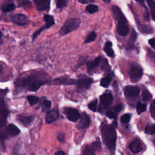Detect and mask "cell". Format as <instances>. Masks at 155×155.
<instances>
[{"mask_svg":"<svg viewBox=\"0 0 155 155\" xmlns=\"http://www.w3.org/2000/svg\"><path fill=\"white\" fill-rule=\"evenodd\" d=\"M41 77L39 74H31L23 79H17L15 82V85L16 87H26L30 91H36L47 82L46 80L42 79Z\"/></svg>","mask_w":155,"mask_h":155,"instance_id":"cell-1","label":"cell"},{"mask_svg":"<svg viewBox=\"0 0 155 155\" xmlns=\"http://www.w3.org/2000/svg\"><path fill=\"white\" fill-rule=\"evenodd\" d=\"M101 134L104 143L110 151L114 153L117 139L115 127L112 124H103L101 127Z\"/></svg>","mask_w":155,"mask_h":155,"instance_id":"cell-2","label":"cell"},{"mask_svg":"<svg viewBox=\"0 0 155 155\" xmlns=\"http://www.w3.org/2000/svg\"><path fill=\"white\" fill-rule=\"evenodd\" d=\"M111 10L114 19L117 22V31L120 36H125L128 35L129 32V27L127 18L124 15L120 8L117 5H113Z\"/></svg>","mask_w":155,"mask_h":155,"instance_id":"cell-3","label":"cell"},{"mask_svg":"<svg viewBox=\"0 0 155 155\" xmlns=\"http://www.w3.org/2000/svg\"><path fill=\"white\" fill-rule=\"evenodd\" d=\"M81 22L79 18H69L68 19L64 25L62 26L59 30V34L61 36H64L68 33L77 29Z\"/></svg>","mask_w":155,"mask_h":155,"instance_id":"cell-4","label":"cell"},{"mask_svg":"<svg viewBox=\"0 0 155 155\" xmlns=\"http://www.w3.org/2000/svg\"><path fill=\"white\" fill-rule=\"evenodd\" d=\"M113 97L110 93H105L100 97V105L99 108V111L106 110L112 103Z\"/></svg>","mask_w":155,"mask_h":155,"instance_id":"cell-5","label":"cell"},{"mask_svg":"<svg viewBox=\"0 0 155 155\" xmlns=\"http://www.w3.org/2000/svg\"><path fill=\"white\" fill-rule=\"evenodd\" d=\"M12 22L18 25L24 26L28 24V19L27 16L22 13H17L11 16Z\"/></svg>","mask_w":155,"mask_h":155,"instance_id":"cell-6","label":"cell"},{"mask_svg":"<svg viewBox=\"0 0 155 155\" xmlns=\"http://www.w3.org/2000/svg\"><path fill=\"white\" fill-rule=\"evenodd\" d=\"M16 8V4L13 2V0H0V9L5 13H9Z\"/></svg>","mask_w":155,"mask_h":155,"instance_id":"cell-7","label":"cell"},{"mask_svg":"<svg viewBox=\"0 0 155 155\" xmlns=\"http://www.w3.org/2000/svg\"><path fill=\"white\" fill-rule=\"evenodd\" d=\"M64 113L65 114L67 118L73 122L78 120L80 117V114L79 111L74 108H65L64 110Z\"/></svg>","mask_w":155,"mask_h":155,"instance_id":"cell-8","label":"cell"},{"mask_svg":"<svg viewBox=\"0 0 155 155\" xmlns=\"http://www.w3.org/2000/svg\"><path fill=\"white\" fill-rule=\"evenodd\" d=\"M143 71L140 67L135 65L132 67L130 71V79L133 82H137L142 76Z\"/></svg>","mask_w":155,"mask_h":155,"instance_id":"cell-9","label":"cell"},{"mask_svg":"<svg viewBox=\"0 0 155 155\" xmlns=\"http://www.w3.org/2000/svg\"><path fill=\"white\" fill-rule=\"evenodd\" d=\"M140 92V88L137 86L128 85L124 88V93L126 97L130 98L136 97Z\"/></svg>","mask_w":155,"mask_h":155,"instance_id":"cell-10","label":"cell"},{"mask_svg":"<svg viewBox=\"0 0 155 155\" xmlns=\"http://www.w3.org/2000/svg\"><path fill=\"white\" fill-rule=\"evenodd\" d=\"M80 120L77 124L78 129H84L88 128L90 124V118L87 113L83 112L82 116H80Z\"/></svg>","mask_w":155,"mask_h":155,"instance_id":"cell-11","label":"cell"},{"mask_svg":"<svg viewBox=\"0 0 155 155\" xmlns=\"http://www.w3.org/2000/svg\"><path fill=\"white\" fill-rule=\"evenodd\" d=\"M93 83V80L89 78H84L76 81V85L78 88L82 90L88 89Z\"/></svg>","mask_w":155,"mask_h":155,"instance_id":"cell-12","label":"cell"},{"mask_svg":"<svg viewBox=\"0 0 155 155\" xmlns=\"http://www.w3.org/2000/svg\"><path fill=\"white\" fill-rule=\"evenodd\" d=\"M33 1L39 11L47 10L50 8V0H33Z\"/></svg>","mask_w":155,"mask_h":155,"instance_id":"cell-13","label":"cell"},{"mask_svg":"<svg viewBox=\"0 0 155 155\" xmlns=\"http://www.w3.org/2000/svg\"><path fill=\"white\" fill-rule=\"evenodd\" d=\"M76 82V80L67 78H58L54 79L52 81V84L56 85H73L75 84Z\"/></svg>","mask_w":155,"mask_h":155,"instance_id":"cell-14","label":"cell"},{"mask_svg":"<svg viewBox=\"0 0 155 155\" xmlns=\"http://www.w3.org/2000/svg\"><path fill=\"white\" fill-rule=\"evenodd\" d=\"M17 120L22 125L25 127L29 126L34 119V117L32 116H24L18 115L16 117Z\"/></svg>","mask_w":155,"mask_h":155,"instance_id":"cell-15","label":"cell"},{"mask_svg":"<svg viewBox=\"0 0 155 155\" xmlns=\"http://www.w3.org/2000/svg\"><path fill=\"white\" fill-rule=\"evenodd\" d=\"M8 114L9 111L5 106L0 108V128L5 126Z\"/></svg>","mask_w":155,"mask_h":155,"instance_id":"cell-16","label":"cell"},{"mask_svg":"<svg viewBox=\"0 0 155 155\" xmlns=\"http://www.w3.org/2000/svg\"><path fill=\"white\" fill-rule=\"evenodd\" d=\"M129 149L134 153H137L141 151L142 150V145L140 141L137 139L132 141L129 145Z\"/></svg>","mask_w":155,"mask_h":155,"instance_id":"cell-17","label":"cell"},{"mask_svg":"<svg viewBox=\"0 0 155 155\" xmlns=\"http://www.w3.org/2000/svg\"><path fill=\"white\" fill-rule=\"evenodd\" d=\"M59 116V113L57 110H51L48 111L45 116V121L47 124H50L56 120Z\"/></svg>","mask_w":155,"mask_h":155,"instance_id":"cell-18","label":"cell"},{"mask_svg":"<svg viewBox=\"0 0 155 155\" xmlns=\"http://www.w3.org/2000/svg\"><path fill=\"white\" fill-rule=\"evenodd\" d=\"M7 131L8 137H14L20 133V130L14 124H10L7 127Z\"/></svg>","mask_w":155,"mask_h":155,"instance_id":"cell-19","label":"cell"},{"mask_svg":"<svg viewBox=\"0 0 155 155\" xmlns=\"http://www.w3.org/2000/svg\"><path fill=\"white\" fill-rule=\"evenodd\" d=\"M101 57V56H98V57L96 58L94 60L90 61L87 62V71L88 73H90L91 71H92L99 64Z\"/></svg>","mask_w":155,"mask_h":155,"instance_id":"cell-20","label":"cell"},{"mask_svg":"<svg viewBox=\"0 0 155 155\" xmlns=\"http://www.w3.org/2000/svg\"><path fill=\"white\" fill-rule=\"evenodd\" d=\"M8 137H9L7 133V128L5 127V126H4L2 128H0V144L2 147H5V141Z\"/></svg>","mask_w":155,"mask_h":155,"instance_id":"cell-21","label":"cell"},{"mask_svg":"<svg viewBox=\"0 0 155 155\" xmlns=\"http://www.w3.org/2000/svg\"><path fill=\"white\" fill-rule=\"evenodd\" d=\"M44 20L45 23V28H49L54 24V20L53 16L46 14L44 16Z\"/></svg>","mask_w":155,"mask_h":155,"instance_id":"cell-22","label":"cell"},{"mask_svg":"<svg viewBox=\"0 0 155 155\" xmlns=\"http://www.w3.org/2000/svg\"><path fill=\"white\" fill-rule=\"evenodd\" d=\"M104 50L105 53L110 57H113L114 54V51L112 48V42L110 41H107L105 42Z\"/></svg>","mask_w":155,"mask_h":155,"instance_id":"cell-23","label":"cell"},{"mask_svg":"<svg viewBox=\"0 0 155 155\" xmlns=\"http://www.w3.org/2000/svg\"><path fill=\"white\" fill-rule=\"evenodd\" d=\"M136 23H137V27H138L140 31H141L143 33H151L153 31V30L151 29V27H149L147 26L146 25H144V24H142L140 23L137 21V19H136Z\"/></svg>","mask_w":155,"mask_h":155,"instance_id":"cell-24","label":"cell"},{"mask_svg":"<svg viewBox=\"0 0 155 155\" xmlns=\"http://www.w3.org/2000/svg\"><path fill=\"white\" fill-rule=\"evenodd\" d=\"M136 38H137V34L136 31L133 29L130 38L129 42H128V44H127V49H132L133 48L134 42L136 40Z\"/></svg>","mask_w":155,"mask_h":155,"instance_id":"cell-25","label":"cell"},{"mask_svg":"<svg viewBox=\"0 0 155 155\" xmlns=\"http://www.w3.org/2000/svg\"><path fill=\"white\" fill-rule=\"evenodd\" d=\"M100 67L101 69L103 71H109L110 70V65L108 63V61L107 59H106L105 58H103V57H101V59H100Z\"/></svg>","mask_w":155,"mask_h":155,"instance_id":"cell-26","label":"cell"},{"mask_svg":"<svg viewBox=\"0 0 155 155\" xmlns=\"http://www.w3.org/2000/svg\"><path fill=\"white\" fill-rule=\"evenodd\" d=\"M147 3L150 9V12L151 15V18L153 21H154V15H155V2L154 0H146Z\"/></svg>","mask_w":155,"mask_h":155,"instance_id":"cell-27","label":"cell"},{"mask_svg":"<svg viewBox=\"0 0 155 155\" xmlns=\"http://www.w3.org/2000/svg\"><path fill=\"white\" fill-rule=\"evenodd\" d=\"M135 1H137L139 4H140L143 7V8L145 9V13H144L143 17L147 21H149V19H150L149 11H148V8L147 7V6L145 4V0H135Z\"/></svg>","mask_w":155,"mask_h":155,"instance_id":"cell-28","label":"cell"},{"mask_svg":"<svg viewBox=\"0 0 155 155\" xmlns=\"http://www.w3.org/2000/svg\"><path fill=\"white\" fill-rule=\"evenodd\" d=\"M15 1L18 7H29L31 5L30 0H15Z\"/></svg>","mask_w":155,"mask_h":155,"instance_id":"cell-29","label":"cell"},{"mask_svg":"<svg viewBox=\"0 0 155 155\" xmlns=\"http://www.w3.org/2000/svg\"><path fill=\"white\" fill-rule=\"evenodd\" d=\"M145 133L148 134H154L155 133V125L154 124H148L145 127Z\"/></svg>","mask_w":155,"mask_h":155,"instance_id":"cell-30","label":"cell"},{"mask_svg":"<svg viewBox=\"0 0 155 155\" xmlns=\"http://www.w3.org/2000/svg\"><path fill=\"white\" fill-rule=\"evenodd\" d=\"M86 10L90 14L94 13L98 11V6L95 4H90L86 7Z\"/></svg>","mask_w":155,"mask_h":155,"instance_id":"cell-31","label":"cell"},{"mask_svg":"<svg viewBox=\"0 0 155 155\" xmlns=\"http://www.w3.org/2000/svg\"><path fill=\"white\" fill-rule=\"evenodd\" d=\"M27 99L31 106H33L34 105L36 104L39 100L38 97L33 95H28L27 97Z\"/></svg>","mask_w":155,"mask_h":155,"instance_id":"cell-32","label":"cell"},{"mask_svg":"<svg viewBox=\"0 0 155 155\" xmlns=\"http://www.w3.org/2000/svg\"><path fill=\"white\" fill-rule=\"evenodd\" d=\"M111 81V79L110 77L109 76L104 77L101 80V85L104 88L108 87L110 84Z\"/></svg>","mask_w":155,"mask_h":155,"instance_id":"cell-33","label":"cell"},{"mask_svg":"<svg viewBox=\"0 0 155 155\" xmlns=\"http://www.w3.org/2000/svg\"><path fill=\"white\" fill-rule=\"evenodd\" d=\"M68 4V0H56V8L59 9H62L67 7Z\"/></svg>","mask_w":155,"mask_h":155,"instance_id":"cell-34","label":"cell"},{"mask_svg":"<svg viewBox=\"0 0 155 155\" xmlns=\"http://www.w3.org/2000/svg\"><path fill=\"white\" fill-rule=\"evenodd\" d=\"M147 110V105L145 104H142L140 102H139L137 104L136 106V110L138 114H140V113L145 111Z\"/></svg>","mask_w":155,"mask_h":155,"instance_id":"cell-35","label":"cell"},{"mask_svg":"<svg viewBox=\"0 0 155 155\" xmlns=\"http://www.w3.org/2000/svg\"><path fill=\"white\" fill-rule=\"evenodd\" d=\"M51 106V103L50 101L45 100L42 102V111L45 113L48 111V110L50 108Z\"/></svg>","mask_w":155,"mask_h":155,"instance_id":"cell-36","label":"cell"},{"mask_svg":"<svg viewBox=\"0 0 155 155\" xmlns=\"http://www.w3.org/2000/svg\"><path fill=\"white\" fill-rule=\"evenodd\" d=\"M89 146L94 152L96 151H99L101 149V143L99 141L94 142Z\"/></svg>","mask_w":155,"mask_h":155,"instance_id":"cell-37","label":"cell"},{"mask_svg":"<svg viewBox=\"0 0 155 155\" xmlns=\"http://www.w3.org/2000/svg\"><path fill=\"white\" fill-rule=\"evenodd\" d=\"M96 38V33L94 31H92L87 35V36L85 39V44L90 43V42L94 41Z\"/></svg>","mask_w":155,"mask_h":155,"instance_id":"cell-38","label":"cell"},{"mask_svg":"<svg viewBox=\"0 0 155 155\" xmlns=\"http://www.w3.org/2000/svg\"><path fill=\"white\" fill-rule=\"evenodd\" d=\"M142 99L144 102H148L149 101L152 97L151 94L147 90H143L142 94Z\"/></svg>","mask_w":155,"mask_h":155,"instance_id":"cell-39","label":"cell"},{"mask_svg":"<svg viewBox=\"0 0 155 155\" xmlns=\"http://www.w3.org/2000/svg\"><path fill=\"white\" fill-rule=\"evenodd\" d=\"M131 117V114L129 113H126L123 114L120 117V121L123 124H127L128 123Z\"/></svg>","mask_w":155,"mask_h":155,"instance_id":"cell-40","label":"cell"},{"mask_svg":"<svg viewBox=\"0 0 155 155\" xmlns=\"http://www.w3.org/2000/svg\"><path fill=\"white\" fill-rule=\"evenodd\" d=\"M82 154L84 155H94L95 153L91 149L89 145H87L84 148Z\"/></svg>","mask_w":155,"mask_h":155,"instance_id":"cell-41","label":"cell"},{"mask_svg":"<svg viewBox=\"0 0 155 155\" xmlns=\"http://www.w3.org/2000/svg\"><path fill=\"white\" fill-rule=\"evenodd\" d=\"M45 26H42V27H41L40 28H39L38 30H37L35 32H34L33 34V36H32V41H34L35 40V39L40 35V33H41L43 30H45Z\"/></svg>","mask_w":155,"mask_h":155,"instance_id":"cell-42","label":"cell"},{"mask_svg":"<svg viewBox=\"0 0 155 155\" xmlns=\"http://www.w3.org/2000/svg\"><path fill=\"white\" fill-rule=\"evenodd\" d=\"M97 100H94V101H92L88 105V107L90 110H91L93 111H96V108H97Z\"/></svg>","mask_w":155,"mask_h":155,"instance_id":"cell-43","label":"cell"},{"mask_svg":"<svg viewBox=\"0 0 155 155\" xmlns=\"http://www.w3.org/2000/svg\"><path fill=\"white\" fill-rule=\"evenodd\" d=\"M106 115L108 117L110 118V119H116L117 117V114L116 113H115L112 109L108 110L107 113H106Z\"/></svg>","mask_w":155,"mask_h":155,"instance_id":"cell-44","label":"cell"},{"mask_svg":"<svg viewBox=\"0 0 155 155\" xmlns=\"http://www.w3.org/2000/svg\"><path fill=\"white\" fill-rule=\"evenodd\" d=\"M150 113L153 118L154 119L155 117V101H153V102L150 105Z\"/></svg>","mask_w":155,"mask_h":155,"instance_id":"cell-45","label":"cell"},{"mask_svg":"<svg viewBox=\"0 0 155 155\" xmlns=\"http://www.w3.org/2000/svg\"><path fill=\"white\" fill-rule=\"evenodd\" d=\"M8 91V89L5 88L4 90L0 89V101H4V98L5 95Z\"/></svg>","mask_w":155,"mask_h":155,"instance_id":"cell-46","label":"cell"},{"mask_svg":"<svg viewBox=\"0 0 155 155\" xmlns=\"http://www.w3.org/2000/svg\"><path fill=\"white\" fill-rule=\"evenodd\" d=\"M122 104H118V105H115L113 108L112 110L115 112L117 114L122 110Z\"/></svg>","mask_w":155,"mask_h":155,"instance_id":"cell-47","label":"cell"},{"mask_svg":"<svg viewBox=\"0 0 155 155\" xmlns=\"http://www.w3.org/2000/svg\"><path fill=\"white\" fill-rule=\"evenodd\" d=\"M57 139H58V140L59 141H60V142H62V141H64V139H65V135H64V134H63V133H59L58 134V136H57Z\"/></svg>","mask_w":155,"mask_h":155,"instance_id":"cell-48","label":"cell"},{"mask_svg":"<svg viewBox=\"0 0 155 155\" xmlns=\"http://www.w3.org/2000/svg\"><path fill=\"white\" fill-rule=\"evenodd\" d=\"M78 2L81 4H91L94 2V0H78Z\"/></svg>","mask_w":155,"mask_h":155,"instance_id":"cell-49","label":"cell"},{"mask_svg":"<svg viewBox=\"0 0 155 155\" xmlns=\"http://www.w3.org/2000/svg\"><path fill=\"white\" fill-rule=\"evenodd\" d=\"M148 43L153 48H155V45H154V44H155V39L154 38H152L151 39H150L148 41Z\"/></svg>","mask_w":155,"mask_h":155,"instance_id":"cell-50","label":"cell"},{"mask_svg":"<svg viewBox=\"0 0 155 155\" xmlns=\"http://www.w3.org/2000/svg\"><path fill=\"white\" fill-rule=\"evenodd\" d=\"M54 154H57V155H65V153L64 152H63L62 151H59L58 152H56Z\"/></svg>","mask_w":155,"mask_h":155,"instance_id":"cell-51","label":"cell"},{"mask_svg":"<svg viewBox=\"0 0 155 155\" xmlns=\"http://www.w3.org/2000/svg\"><path fill=\"white\" fill-rule=\"evenodd\" d=\"M2 33L0 31V45L2 43Z\"/></svg>","mask_w":155,"mask_h":155,"instance_id":"cell-52","label":"cell"},{"mask_svg":"<svg viewBox=\"0 0 155 155\" xmlns=\"http://www.w3.org/2000/svg\"><path fill=\"white\" fill-rule=\"evenodd\" d=\"M2 70H3L2 65L0 63V75L1 74V73H2Z\"/></svg>","mask_w":155,"mask_h":155,"instance_id":"cell-53","label":"cell"},{"mask_svg":"<svg viewBox=\"0 0 155 155\" xmlns=\"http://www.w3.org/2000/svg\"><path fill=\"white\" fill-rule=\"evenodd\" d=\"M104 2H105V3H108V2H110V0H102Z\"/></svg>","mask_w":155,"mask_h":155,"instance_id":"cell-54","label":"cell"}]
</instances>
